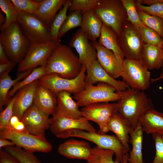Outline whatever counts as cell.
Wrapping results in <instances>:
<instances>
[{
	"label": "cell",
	"mask_w": 163,
	"mask_h": 163,
	"mask_svg": "<svg viewBox=\"0 0 163 163\" xmlns=\"http://www.w3.org/2000/svg\"><path fill=\"white\" fill-rule=\"evenodd\" d=\"M119 91L121 98L117 103V112L134 129L143 115L155 109L152 101L144 91L129 88Z\"/></svg>",
	"instance_id": "6da1fadb"
},
{
	"label": "cell",
	"mask_w": 163,
	"mask_h": 163,
	"mask_svg": "<svg viewBox=\"0 0 163 163\" xmlns=\"http://www.w3.org/2000/svg\"><path fill=\"white\" fill-rule=\"evenodd\" d=\"M82 65L78 57L67 45L57 43L45 66L46 75L55 74L73 79L80 73Z\"/></svg>",
	"instance_id": "7a4b0ae2"
},
{
	"label": "cell",
	"mask_w": 163,
	"mask_h": 163,
	"mask_svg": "<svg viewBox=\"0 0 163 163\" xmlns=\"http://www.w3.org/2000/svg\"><path fill=\"white\" fill-rule=\"evenodd\" d=\"M0 43L9 59L16 63L23 59L31 44L17 21L1 31Z\"/></svg>",
	"instance_id": "3957f363"
},
{
	"label": "cell",
	"mask_w": 163,
	"mask_h": 163,
	"mask_svg": "<svg viewBox=\"0 0 163 163\" xmlns=\"http://www.w3.org/2000/svg\"><path fill=\"white\" fill-rule=\"evenodd\" d=\"M70 137L82 138L95 143L97 146L100 148L112 150L115 155V159L114 161L118 163L123 162L125 155L129 151L115 135L73 129L64 133L57 138H66Z\"/></svg>",
	"instance_id": "277c9868"
},
{
	"label": "cell",
	"mask_w": 163,
	"mask_h": 163,
	"mask_svg": "<svg viewBox=\"0 0 163 163\" xmlns=\"http://www.w3.org/2000/svg\"><path fill=\"white\" fill-rule=\"evenodd\" d=\"M0 138L13 142L16 145L29 152L48 153L52 149V145L44 135H34L27 132L17 131L10 126L0 130Z\"/></svg>",
	"instance_id": "5b68a950"
},
{
	"label": "cell",
	"mask_w": 163,
	"mask_h": 163,
	"mask_svg": "<svg viewBox=\"0 0 163 163\" xmlns=\"http://www.w3.org/2000/svg\"><path fill=\"white\" fill-rule=\"evenodd\" d=\"M73 98L79 106L85 107L95 103L118 101L121 94L112 85L100 82L97 85L85 84L84 89L74 95Z\"/></svg>",
	"instance_id": "8992f818"
},
{
	"label": "cell",
	"mask_w": 163,
	"mask_h": 163,
	"mask_svg": "<svg viewBox=\"0 0 163 163\" xmlns=\"http://www.w3.org/2000/svg\"><path fill=\"white\" fill-rule=\"evenodd\" d=\"M86 68L82 66L79 75L73 79H67L57 74L46 75L39 79V84L48 88L56 95L63 91L74 95L79 93L85 88Z\"/></svg>",
	"instance_id": "52a82bcc"
},
{
	"label": "cell",
	"mask_w": 163,
	"mask_h": 163,
	"mask_svg": "<svg viewBox=\"0 0 163 163\" xmlns=\"http://www.w3.org/2000/svg\"><path fill=\"white\" fill-rule=\"evenodd\" d=\"M17 21L31 43H42L52 41L50 25L35 15L25 12L18 13Z\"/></svg>",
	"instance_id": "ba28073f"
},
{
	"label": "cell",
	"mask_w": 163,
	"mask_h": 163,
	"mask_svg": "<svg viewBox=\"0 0 163 163\" xmlns=\"http://www.w3.org/2000/svg\"><path fill=\"white\" fill-rule=\"evenodd\" d=\"M94 10L103 24L119 34L123 22L127 18L121 0H100Z\"/></svg>",
	"instance_id": "9c48e42d"
},
{
	"label": "cell",
	"mask_w": 163,
	"mask_h": 163,
	"mask_svg": "<svg viewBox=\"0 0 163 163\" xmlns=\"http://www.w3.org/2000/svg\"><path fill=\"white\" fill-rule=\"evenodd\" d=\"M117 38L126 59H139L144 43L138 28L126 19L122 25Z\"/></svg>",
	"instance_id": "30bf717a"
},
{
	"label": "cell",
	"mask_w": 163,
	"mask_h": 163,
	"mask_svg": "<svg viewBox=\"0 0 163 163\" xmlns=\"http://www.w3.org/2000/svg\"><path fill=\"white\" fill-rule=\"evenodd\" d=\"M121 77L131 88L144 91L150 86V73L139 60L124 59Z\"/></svg>",
	"instance_id": "8fae6325"
},
{
	"label": "cell",
	"mask_w": 163,
	"mask_h": 163,
	"mask_svg": "<svg viewBox=\"0 0 163 163\" xmlns=\"http://www.w3.org/2000/svg\"><path fill=\"white\" fill-rule=\"evenodd\" d=\"M57 43L53 41L42 43H31L23 59L19 63V72L44 66Z\"/></svg>",
	"instance_id": "7c38bea8"
},
{
	"label": "cell",
	"mask_w": 163,
	"mask_h": 163,
	"mask_svg": "<svg viewBox=\"0 0 163 163\" xmlns=\"http://www.w3.org/2000/svg\"><path fill=\"white\" fill-rule=\"evenodd\" d=\"M83 117L94 122L99 126L97 132L105 134L109 131L108 124L113 115L117 112V103H97L84 107L81 110Z\"/></svg>",
	"instance_id": "4fadbf2b"
},
{
	"label": "cell",
	"mask_w": 163,
	"mask_h": 163,
	"mask_svg": "<svg viewBox=\"0 0 163 163\" xmlns=\"http://www.w3.org/2000/svg\"><path fill=\"white\" fill-rule=\"evenodd\" d=\"M49 129L57 137L68 131L78 129L90 132H96L89 121L85 117L75 119L55 113L50 119Z\"/></svg>",
	"instance_id": "5bb4252c"
},
{
	"label": "cell",
	"mask_w": 163,
	"mask_h": 163,
	"mask_svg": "<svg viewBox=\"0 0 163 163\" xmlns=\"http://www.w3.org/2000/svg\"><path fill=\"white\" fill-rule=\"evenodd\" d=\"M49 116L33 103L24 113L21 121L28 133L44 135L45 130L50 127Z\"/></svg>",
	"instance_id": "9a60e30c"
},
{
	"label": "cell",
	"mask_w": 163,
	"mask_h": 163,
	"mask_svg": "<svg viewBox=\"0 0 163 163\" xmlns=\"http://www.w3.org/2000/svg\"><path fill=\"white\" fill-rule=\"evenodd\" d=\"M78 55L79 61L86 68L97 60V51L93 42H91L80 28L72 37L69 43Z\"/></svg>",
	"instance_id": "2e32d148"
},
{
	"label": "cell",
	"mask_w": 163,
	"mask_h": 163,
	"mask_svg": "<svg viewBox=\"0 0 163 163\" xmlns=\"http://www.w3.org/2000/svg\"><path fill=\"white\" fill-rule=\"evenodd\" d=\"M93 42L97 51V60L102 67L113 78L117 79L120 77L124 59L100 45L97 41Z\"/></svg>",
	"instance_id": "e0dca14e"
},
{
	"label": "cell",
	"mask_w": 163,
	"mask_h": 163,
	"mask_svg": "<svg viewBox=\"0 0 163 163\" xmlns=\"http://www.w3.org/2000/svg\"><path fill=\"white\" fill-rule=\"evenodd\" d=\"M86 84L94 85L100 82L105 83L114 87L117 91H123L130 87L123 81L117 80L109 74L97 60L86 68Z\"/></svg>",
	"instance_id": "ac0fdd59"
},
{
	"label": "cell",
	"mask_w": 163,
	"mask_h": 163,
	"mask_svg": "<svg viewBox=\"0 0 163 163\" xmlns=\"http://www.w3.org/2000/svg\"><path fill=\"white\" fill-rule=\"evenodd\" d=\"M91 149L89 144L85 141L70 139L60 144L58 151L60 155L66 158L87 161Z\"/></svg>",
	"instance_id": "d6986e66"
},
{
	"label": "cell",
	"mask_w": 163,
	"mask_h": 163,
	"mask_svg": "<svg viewBox=\"0 0 163 163\" xmlns=\"http://www.w3.org/2000/svg\"><path fill=\"white\" fill-rule=\"evenodd\" d=\"M39 84V79L21 88L16 94L13 115L20 120L24 113L33 104L35 93Z\"/></svg>",
	"instance_id": "ffe728a7"
},
{
	"label": "cell",
	"mask_w": 163,
	"mask_h": 163,
	"mask_svg": "<svg viewBox=\"0 0 163 163\" xmlns=\"http://www.w3.org/2000/svg\"><path fill=\"white\" fill-rule=\"evenodd\" d=\"M71 94L64 91L56 94L57 107L55 113L73 118H82L83 116L79 106Z\"/></svg>",
	"instance_id": "44dd1931"
},
{
	"label": "cell",
	"mask_w": 163,
	"mask_h": 163,
	"mask_svg": "<svg viewBox=\"0 0 163 163\" xmlns=\"http://www.w3.org/2000/svg\"><path fill=\"white\" fill-rule=\"evenodd\" d=\"M139 60L149 70L161 68L163 65L162 47L144 43Z\"/></svg>",
	"instance_id": "7402d4cb"
},
{
	"label": "cell",
	"mask_w": 163,
	"mask_h": 163,
	"mask_svg": "<svg viewBox=\"0 0 163 163\" xmlns=\"http://www.w3.org/2000/svg\"><path fill=\"white\" fill-rule=\"evenodd\" d=\"M103 24L94 10L82 13L81 29L91 42L97 41L101 34Z\"/></svg>",
	"instance_id": "603a6c76"
},
{
	"label": "cell",
	"mask_w": 163,
	"mask_h": 163,
	"mask_svg": "<svg viewBox=\"0 0 163 163\" xmlns=\"http://www.w3.org/2000/svg\"><path fill=\"white\" fill-rule=\"evenodd\" d=\"M34 103L49 115H53L56 112V95L48 88L40 84L35 93Z\"/></svg>",
	"instance_id": "cb8c5ba5"
},
{
	"label": "cell",
	"mask_w": 163,
	"mask_h": 163,
	"mask_svg": "<svg viewBox=\"0 0 163 163\" xmlns=\"http://www.w3.org/2000/svg\"><path fill=\"white\" fill-rule=\"evenodd\" d=\"M108 126L109 131L113 132L123 145L130 151L129 135L133 129L129 124L117 112L111 117Z\"/></svg>",
	"instance_id": "d4e9b609"
},
{
	"label": "cell",
	"mask_w": 163,
	"mask_h": 163,
	"mask_svg": "<svg viewBox=\"0 0 163 163\" xmlns=\"http://www.w3.org/2000/svg\"><path fill=\"white\" fill-rule=\"evenodd\" d=\"M139 123L146 134L163 133V113L155 109L149 110L143 115Z\"/></svg>",
	"instance_id": "484cf974"
},
{
	"label": "cell",
	"mask_w": 163,
	"mask_h": 163,
	"mask_svg": "<svg viewBox=\"0 0 163 163\" xmlns=\"http://www.w3.org/2000/svg\"><path fill=\"white\" fill-rule=\"evenodd\" d=\"M143 132L139 123L136 128L131 130L129 142L132 149L130 151L128 163H145L142 153Z\"/></svg>",
	"instance_id": "4316f807"
},
{
	"label": "cell",
	"mask_w": 163,
	"mask_h": 163,
	"mask_svg": "<svg viewBox=\"0 0 163 163\" xmlns=\"http://www.w3.org/2000/svg\"><path fill=\"white\" fill-rule=\"evenodd\" d=\"M67 0H44L34 15L43 21L50 25L58 11Z\"/></svg>",
	"instance_id": "83f0119b"
},
{
	"label": "cell",
	"mask_w": 163,
	"mask_h": 163,
	"mask_svg": "<svg viewBox=\"0 0 163 163\" xmlns=\"http://www.w3.org/2000/svg\"><path fill=\"white\" fill-rule=\"evenodd\" d=\"M97 42L102 46L112 51L118 57L124 59V54L119 46L117 35L111 28L103 24Z\"/></svg>",
	"instance_id": "f1b7e54d"
},
{
	"label": "cell",
	"mask_w": 163,
	"mask_h": 163,
	"mask_svg": "<svg viewBox=\"0 0 163 163\" xmlns=\"http://www.w3.org/2000/svg\"><path fill=\"white\" fill-rule=\"evenodd\" d=\"M34 69L19 72L15 79H12L9 74L0 77V110L1 111L3 106L8 104L10 100L8 95L11 88L17 82L23 79L28 75Z\"/></svg>",
	"instance_id": "f546056e"
},
{
	"label": "cell",
	"mask_w": 163,
	"mask_h": 163,
	"mask_svg": "<svg viewBox=\"0 0 163 163\" xmlns=\"http://www.w3.org/2000/svg\"><path fill=\"white\" fill-rule=\"evenodd\" d=\"M114 152L110 149H104L97 146L92 148L91 154L87 160V163H118L113 161ZM129 154H126L122 163H128Z\"/></svg>",
	"instance_id": "4dcf8cb0"
},
{
	"label": "cell",
	"mask_w": 163,
	"mask_h": 163,
	"mask_svg": "<svg viewBox=\"0 0 163 163\" xmlns=\"http://www.w3.org/2000/svg\"><path fill=\"white\" fill-rule=\"evenodd\" d=\"M46 75L45 67L39 66L34 68L32 72L23 79L15 83L9 92L8 98L14 96L16 92L21 88L39 80Z\"/></svg>",
	"instance_id": "1f68e13d"
},
{
	"label": "cell",
	"mask_w": 163,
	"mask_h": 163,
	"mask_svg": "<svg viewBox=\"0 0 163 163\" xmlns=\"http://www.w3.org/2000/svg\"><path fill=\"white\" fill-rule=\"evenodd\" d=\"M71 0H67L50 25V34L52 41L57 43H60L58 40L59 32L67 17V12Z\"/></svg>",
	"instance_id": "d6a6232c"
},
{
	"label": "cell",
	"mask_w": 163,
	"mask_h": 163,
	"mask_svg": "<svg viewBox=\"0 0 163 163\" xmlns=\"http://www.w3.org/2000/svg\"><path fill=\"white\" fill-rule=\"evenodd\" d=\"M4 150L20 163H42L33 153L17 145L4 147Z\"/></svg>",
	"instance_id": "836d02e7"
},
{
	"label": "cell",
	"mask_w": 163,
	"mask_h": 163,
	"mask_svg": "<svg viewBox=\"0 0 163 163\" xmlns=\"http://www.w3.org/2000/svg\"><path fill=\"white\" fill-rule=\"evenodd\" d=\"M82 21L81 11L76 10L71 12L66 19L61 27L58 35V40L60 39L68 31L75 27H81Z\"/></svg>",
	"instance_id": "e575fe53"
},
{
	"label": "cell",
	"mask_w": 163,
	"mask_h": 163,
	"mask_svg": "<svg viewBox=\"0 0 163 163\" xmlns=\"http://www.w3.org/2000/svg\"><path fill=\"white\" fill-rule=\"evenodd\" d=\"M0 7L6 17L5 23L0 26V30L2 31L12 23L17 21L18 13L11 0H0Z\"/></svg>",
	"instance_id": "d590c367"
},
{
	"label": "cell",
	"mask_w": 163,
	"mask_h": 163,
	"mask_svg": "<svg viewBox=\"0 0 163 163\" xmlns=\"http://www.w3.org/2000/svg\"><path fill=\"white\" fill-rule=\"evenodd\" d=\"M139 17L146 26L156 31L163 37V20L157 16L149 15L142 10L137 9Z\"/></svg>",
	"instance_id": "8d00e7d4"
},
{
	"label": "cell",
	"mask_w": 163,
	"mask_h": 163,
	"mask_svg": "<svg viewBox=\"0 0 163 163\" xmlns=\"http://www.w3.org/2000/svg\"><path fill=\"white\" fill-rule=\"evenodd\" d=\"M125 9L127 18L126 20L139 30L144 24L140 19L135 0H121Z\"/></svg>",
	"instance_id": "74e56055"
},
{
	"label": "cell",
	"mask_w": 163,
	"mask_h": 163,
	"mask_svg": "<svg viewBox=\"0 0 163 163\" xmlns=\"http://www.w3.org/2000/svg\"><path fill=\"white\" fill-rule=\"evenodd\" d=\"M139 31L144 43L162 47V38L156 31L145 25L139 28Z\"/></svg>",
	"instance_id": "f35d334b"
},
{
	"label": "cell",
	"mask_w": 163,
	"mask_h": 163,
	"mask_svg": "<svg viewBox=\"0 0 163 163\" xmlns=\"http://www.w3.org/2000/svg\"><path fill=\"white\" fill-rule=\"evenodd\" d=\"M18 13L25 12L35 15L42 0H11Z\"/></svg>",
	"instance_id": "ab89813d"
},
{
	"label": "cell",
	"mask_w": 163,
	"mask_h": 163,
	"mask_svg": "<svg viewBox=\"0 0 163 163\" xmlns=\"http://www.w3.org/2000/svg\"><path fill=\"white\" fill-rule=\"evenodd\" d=\"M100 0H72L69 9L70 12L76 10L82 12V13L87 11L94 10Z\"/></svg>",
	"instance_id": "60d3db41"
},
{
	"label": "cell",
	"mask_w": 163,
	"mask_h": 163,
	"mask_svg": "<svg viewBox=\"0 0 163 163\" xmlns=\"http://www.w3.org/2000/svg\"><path fill=\"white\" fill-rule=\"evenodd\" d=\"M16 94L11 99L5 108L0 114V130L9 126L11 119L13 115V106Z\"/></svg>",
	"instance_id": "b9f144b4"
},
{
	"label": "cell",
	"mask_w": 163,
	"mask_h": 163,
	"mask_svg": "<svg viewBox=\"0 0 163 163\" xmlns=\"http://www.w3.org/2000/svg\"><path fill=\"white\" fill-rule=\"evenodd\" d=\"M155 149V154L152 163H163V133L152 134Z\"/></svg>",
	"instance_id": "7bdbcfd3"
},
{
	"label": "cell",
	"mask_w": 163,
	"mask_h": 163,
	"mask_svg": "<svg viewBox=\"0 0 163 163\" xmlns=\"http://www.w3.org/2000/svg\"><path fill=\"white\" fill-rule=\"evenodd\" d=\"M136 4L137 9L142 10L149 15L158 17L163 20V3L145 6L136 0Z\"/></svg>",
	"instance_id": "ee69618b"
},
{
	"label": "cell",
	"mask_w": 163,
	"mask_h": 163,
	"mask_svg": "<svg viewBox=\"0 0 163 163\" xmlns=\"http://www.w3.org/2000/svg\"><path fill=\"white\" fill-rule=\"evenodd\" d=\"M10 126L17 131L27 132L23 122L16 116L13 115L11 118L10 122Z\"/></svg>",
	"instance_id": "f6af8a7d"
},
{
	"label": "cell",
	"mask_w": 163,
	"mask_h": 163,
	"mask_svg": "<svg viewBox=\"0 0 163 163\" xmlns=\"http://www.w3.org/2000/svg\"><path fill=\"white\" fill-rule=\"evenodd\" d=\"M0 163H20L15 158L2 148L0 149Z\"/></svg>",
	"instance_id": "bcb514c9"
},
{
	"label": "cell",
	"mask_w": 163,
	"mask_h": 163,
	"mask_svg": "<svg viewBox=\"0 0 163 163\" xmlns=\"http://www.w3.org/2000/svg\"><path fill=\"white\" fill-rule=\"evenodd\" d=\"M16 64L9 60L6 63L0 64V77L8 74Z\"/></svg>",
	"instance_id": "7dc6e473"
},
{
	"label": "cell",
	"mask_w": 163,
	"mask_h": 163,
	"mask_svg": "<svg viewBox=\"0 0 163 163\" xmlns=\"http://www.w3.org/2000/svg\"><path fill=\"white\" fill-rule=\"evenodd\" d=\"M9 61L1 43H0V64L6 63Z\"/></svg>",
	"instance_id": "c3c4849f"
},
{
	"label": "cell",
	"mask_w": 163,
	"mask_h": 163,
	"mask_svg": "<svg viewBox=\"0 0 163 163\" xmlns=\"http://www.w3.org/2000/svg\"><path fill=\"white\" fill-rule=\"evenodd\" d=\"M137 2L143 5L146 4L150 6L158 3H163V0H137Z\"/></svg>",
	"instance_id": "681fc988"
},
{
	"label": "cell",
	"mask_w": 163,
	"mask_h": 163,
	"mask_svg": "<svg viewBox=\"0 0 163 163\" xmlns=\"http://www.w3.org/2000/svg\"><path fill=\"white\" fill-rule=\"evenodd\" d=\"M15 145L11 141L5 139L0 138V149L2 147Z\"/></svg>",
	"instance_id": "f907efd6"
},
{
	"label": "cell",
	"mask_w": 163,
	"mask_h": 163,
	"mask_svg": "<svg viewBox=\"0 0 163 163\" xmlns=\"http://www.w3.org/2000/svg\"><path fill=\"white\" fill-rule=\"evenodd\" d=\"M6 17L2 10H0V26L3 25L5 22Z\"/></svg>",
	"instance_id": "816d5d0a"
},
{
	"label": "cell",
	"mask_w": 163,
	"mask_h": 163,
	"mask_svg": "<svg viewBox=\"0 0 163 163\" xmlns=\"http://www.w3.org/2000/svg\"><path fill=\"white\" fill-rule=\"evenodd\" d=\"M161 68V72L159 76L156 78L151 79V82L153 83L160 79H163V65Z\"/></svg>",
	"instance_id": "f5cc1de1"
},
{
	"label": "cell",
	"mask_w": 163,
	"mask_h": 163,
	"mask_svg": "<svg viewBox=\"0 0 163 163\" xmlns=\"http://www.w3.org/2000/svg\"><path fill=\"white\" fill-rule=\"evenodd\" d=\"M162 38L163 40V37ZM162 49H163V46H162Z\"/></svg>",
	"instance_id": "db71d44e"
}]
</instances>
